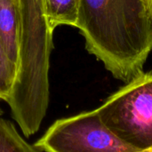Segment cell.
<instances>
[{
	"instance_id": "cell-1",
	"label": "cell",
	"mask_w": 152,
	"mask_h": 152,
	"mask_svg": "<svg viewBox=\"0 0 152 152\" xmlns=\"http://www.w3.org/2000/svg\"><path fill=\"white\" fill-rule=\"evenodd\" d=\"M76 28L115 78L127 83L143 72L152 50V17L144 0H80Z\"/></svg>"
},
{
	"instance_id": "cell-2",
	"label": "cell",
	"mask_w": 152,
	"mask_h": 152,
	"mask_svg": "<svg viewBox=\"0 0 152 152\" xmlns=\"http://www.w3.org/2000/svg\"><path fill=\"white\" fill-rule=\"evenodd\" d=\"M95 110L103 125L124 143L151 151L152 72L137 75Z\"/></svg>"
},
{
	"instance_id": "cell-3",
	"label": "cell",
	"mask_w": 152,
	"mask_h": 152,
	"mask_svg": "<svg viewBox=\"0 0 152 152\" xmlns=\"http://www.w3.org/2000/svg\"><path fill=\"white\" fill-rule=\"evenodd\" d=\"M35 145L43 152H152L124 143L103 125L95 110L56 120Z\"/></svg>"
},
{
	"instance_id": "cell-4",
	"label": "cell",
	"mask_w": 152,
	"mask_h": 152,
	"mask_svg": "<svg viewBox=\"0 0 152 152\" xmlns=\"http://www.w3.org/2000/svg\"><path fill=\"white\" fill-rule=\"evenodd\" d=\"M0 41L17 67L20 54V17L17 0H0Z\"/></svg>"
},
{
	"instance_id": "cell-5",
	"label": "cell",
	"mask_w": 152,
	"mask_h": 152,
	"mask_svg": "<svg viewBox=\"0 0 152 152\" xmlns=\"http://www.w3.org/2000/svg\"><path fill=\"white\" fill-rule=\"evenodd\" d=\"M45 16L49 29L61 25L77 26L80 0H43Z\"/></svg>"
},
{
	"instance_id": "cell-6",
	"label": "cell",
	"mask_w": 152,
	"mask_h": 152,
	"mask_svg": "<svg viewBox=\"0 0 152 152\" xmlns=\"http://www.w3.org/2000/svg\"><path fill=\"white\" fill-rule=\"evenodd\" d=\"M0 152H43L28 143L9 120L0 117Z\"/></svg>"
},
{
	"instance_id": "cell-7",
	"label": "cell",
	"mask_w": 152,
	"mask_h": 152,
	"mask_svg": "<svg viewBox=\"0 0 152 152\" xmlns=\"http://www.w3.org/2000/svg\"><path fill=\"white\" fill-rule=\"evenodd\" d=\"M18 67L12 62L0 41V100L6 102L16 79Z\"/></svg>"
},
{
	"instance_id": "cell-8",
	"label": "cell",
	"mask_w": 152,
	"mask_h": 152,
	"mask_svg": "<svg viewBox=\"0 0 152 152\" xmlns=\"http://www.w3.org/2000/svg\"><path fill=\"white\" fill-rule=\"evenodd\" d=\"M144 3H145V4H146V6H147V8H148V10H149L152 17V0H144Z\"/></svg>"
},
{
	"instance_id": "cell-9",
	"label": "cell",
	"mask_w": 152,
	"mask_h": 152,
	"mask_svg": "<svg viewBox=\"0 0 152 152\" xmlns=\"http://www.w3.org/2000/svg\"><path fill=\"white\" fill-rule=\"evenodd\" d=\"M3 114H4V111H3V110L1 109V107H0V117H2Z\"/></svg>"
}]
</instances>
